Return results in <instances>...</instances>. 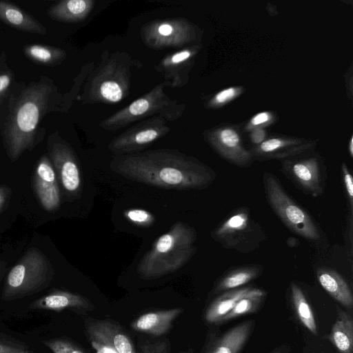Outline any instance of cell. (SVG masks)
Listing matches in <instances>:
<instances>
[{
	"instance_id": "obj_1",
	"label": "cell",
	"mask_w": 353,
	"mask_h": 353,
	"mask_svg": "<svg viewBox=\"0 0 353 353\" xmlns=\"http://www.w3.org/2000/svg\"><path fill=\"white\" fill-rule=\"evenodd\" d=\"M110 168L129 180L166 190H203L216 173L197 159L170 149L115 155Z\"/></svg>"
},
{
	"instance_id": "obj_2",
	"label": "cell",
	"mask_w": 353,
	"mask_h": 353,
	"mask_svg": "<svg viewBox=\"0 0 353 353\" xmlns=\"http://www.w3.org/2000/svg\"><path fill=\"white\" fill-rule=\"evenodd\" d=\"M50 88L44 83L26 89L16 104L4 131L3 143L12 161L31 148L42 113L46 110Z\"/></svg>"
},
{
	"instance_id": "obj_3",
	"label": "cell",
	"mask_w": 353,
	"mask_h": 353,
	"mask_svg": "<svg viewBox=\"0 0 353 353\" xmlns=\"http://www.w3.org/2000/svg\"><path fill=\"white\" fill-rule=\"evenodd\" d=\"M54 275L46 255L38 248H30L8 273L1 298L12 301L37 294L50 285Z\"/></svg>"
},
{
	"instance_id": "obj_4",
	"label": "cell",
	"mask_w": 353,
	"mask_h": 353,
	"mask_svg": "<svg viewBox=\"0 0 353 353\" xmlns=\"http://www.w3.org/2000/svg\"><path fill=\"white\" fill-rule=\"evenodd\" d=\"M263 182L265 196L270 208L291 231L316 244L322 233L312 216L285 192L277 177L264 172Z\"/></svg>"
},
{
	"instance_id": "obj_5",
	"label": "cell",
	"mask_w": 353,
	"mask_h": 353,
	"mask_svg": "<svg viewBox=\"0 0 353 353\" xmlns=\"http://www.w3.org/2000/svg\"><path fill=\"white\" fill-rule=\"evenodd\" d=\"M167 83H162L137 99L105 120L100 126L107 130H117L134 121L158 115L166 121H173L182 114V105L170 99L164 92Z\"/></svg>"
},
{
	"instance_id": "obj_6",
	"label": "cell",
	"mask_w": 353,
	"mask_h": 353,
	"mask_svg": "<svg viewBox=\"0 0 353 353\" xmlns=\"http://www.w3.org/2000/svg\"><path fill=\"white\" fill-rule=\"evenodd\" d=\"M211 237L223 248L241 253L257 249L265 234L248 208H236L211 232Z\"/></svg>"
},
{
	"instance_id": "obj_7",
	"label": "cell",
	"mask_w": 353,
	"mask_h": 353,
	"mask_svg": "<svg viewBox=\"0 0 353 353\" xmlns=\"http://www.w3.org/2000/svg\"><path fill=\"white\" fill-rule=\"evenodd\" d=\"M113 55L93 77L88 94L91 100L105 103H117L129 92L130 70L121 58Z\"/></svg>"
},
{
	"instance_id": "obj_8",
	"label": "cell",
	"mask_w": 353,
	"mask_h": 353,
	"mask_svg": "<svg viewBox=\"0 0 353 353\" xmlns=\"http://www.w3.org/2000/svg\"><path fill=\"white\" fill-rule=\"evenodd\" d=\"M166 123L159 117L143 121L112 139L108 149L114 156L139 152L168 133Z\"/></svg>"
},
{
	"instance_id": "obj_9",
	"label": "cell",
	"mask_w": 353,
	"mask_h": 353,
	"mask_svg": "<svg viewBox=\"0 0 353 353\" xmlns=\"http://www.w3.org/2000/svg\"><path fill=\"white\" fill-rule=\"evenodd\" d=\"M192 27L181 18L155 20L143 26L142 40L153 49L182 47L191 41Z\"/></svg>"
},
{
	"instance_id": "obj_10",
	"label": "cell",
	"mask_w": 353,
	"mask_h": 353,
	"mask_svg": "<svg viewBox=\"0 0 353 353\" xmlns=\"http://www.w3.org/2000/svg\"><path fill=\"white\" fill-rule=\"evenodd\" d=\"M282 172L307 195L318 197L324 192L326 171L314 158L286 163Z\"/></svg>"
},
{
	"instance_id": "obj_11",
	"label": "cell",
	"mask_w": 353,
	"mask_h": 353,
	"mask_svg": "<svg viewBox=\"0 0 353 353\" xmlns=\"http://www.w3.org/2000/svg\"><path fill=\"white\" fill-rule=\"evenodd\" d=\"M50 156L58 178L68 195L75 196L81 192V174L79 162L72 148L60 141L50 145Z\"/></svg>"
},
{
	"instance_id": "obj_12",
	"label": "cell",
	"mask_w": 353,
	"mask_h": 353,
	"mask_svg": "<svg viewBox=\"0 0 353 353\" xmlns=\"http://www.w3.org/2000/svg\"><path fill=\"white\" fill-rule=\"evenodd\" d=\"M196 252L193 245L161 255L144 254L137 265V272L141 278L151 280L177 271L184 266Z\"/></svg>"
},
{
	"instance_id": "obj_13",
	"label": "cell",
	"mask_w": 353,
	"mask_h": 353,
	"mask_svg": "<svg viewBox=\"0 0 353 353\" xmlns=\"http://www.w3.org/2000/svg\"><path fill=\"white\" fill-rule=\"evenodd\" d=\"M85 332L90 342H97L118 353H137L133 341L116 322L109 319H86Z\"/></svg>"
},
{
	"instance_id": "obj_14",
	"label": "cell",
	"mask_w": 353,
	"mask_h": 353,
	"mask_svg": "<svg viewBox=\"0 0 353 353\" xmlns=\"http://www.w3.org/2000/svg\"><path fill=\"white\" fill-rule=\"evenodd\" d=\"M33 186L36 195L47 211L59 208L61 194L54 167L46 156L39 159L33 175Z\"/></svg>"
},
{
	"instance_id": "obj_15",
	"label": "cell",
	"mask_w": 353,
	"mask_h": 353,
	"mask_svg": "<svg viewBox=\"0 0 353 353\" xmlns=\"http://www.w3.org/2000/svg\"><path fill=\"white\" fill-rule=\"evenodd\" d=\"M254 327L252 319L241 322L220 335L208 336L201 353H240Z\"/></svg>"
},
{
	"instance_id": "obj_16",
	"label": "cell",
	"mask_w": 353,
	"mask_h": 353,
	"mask_svg": "<svg viewBox=\"0 0 353 353\" xmlns=\"http://www.w3.org/2000/svg\"><path fill=\"white\" fill-rule=\"evenodd\" d=\"M29 308L54 312L70 310L78 314H85L92 311L94 305L81 294L55 290L32 301Z\"/></svg>"
},
{
	"instance_id": "obj_17",
	"label": "cell",
	"mask_w": 353,
	"mask_h": 353,
	"mask_svg": "<svg viewBox=\"0 0 353 353\" xmlns=\"http://www.w3.org/2000/svg\"><path fill=\"white\" fill-rule=\"evenodd\" d=\"M196 239L195 229L182 221L174 223L170 230L154 243L148 255H160L193 245Z\"/></svg>"
},
{
	"instance_id": "obj_18",
	"label": "cell",
	"mask_w": 353,
	"mask_h": 353,
	"mask_svg": "<svg viewBox=\"0 0 353 353\" xmlns=\"http://www.w3.org/2000/svg\"><path fill=\"white\" fill-rule=\"evenodd\" d=\"M183 311V307L150 311L135 319L130 326L136 332L161 336L168 332L173 322Z\"/></svg>"
},
{
	"instance_id": "obj_19",
	"label": "cell",
	"mask_w": 353,
	"mask_h": 353,
	"mask_svg": "<svg viewBox=\"0 0 353 353\" xmlns=\"http://www.w3.org/2000/svg\"><path fill=\"white\" fill-rule=\"evenodd\" d=\"M194 53V49L188 47L169 53L161 59L157 68L163 74L165 83H170L174 88L182 87L185 82V67Z\"/></svg>"
},
{
	"instance_id": "obj_20",
	"label": "cell",
	"mask_w": 353,
	"mask_h": 353,
	"mask_svg": "<svg viewBox=\"0 0 353 353\" xmlns=\"http://www.w3.org/2000/svg\"><path fill=\"white\" fill-rule=\"evenodd\" d=\"M316 277L322 288L334 299L346 308H352V290L341 274L332 269L320 268L316 271Z\"/></svg>"
},
{
	"instance_id": "obj_21",
	"label": "cell",
	"mask_w": 353,
	"mask_h": 353,
	"mask_svg": "<svg viewBox=\"0 0 353 353\" xmlns=\"http://www.w3.org/2000/svg\"><path fill=\"white\" fill-rule=\"evenodd\" d=\"M254 288L241 287L225 291L218 295L207 307L204 320L209 324H218L221 319L229 312L236 303L250 294Z\"/></svg>"
},
{
	"instance_id": "obj_22",
	"label": "cell",
	"mask_w": 353,
	"mask_h": 353,
	"mask_svg": "<svg viewBox=\"0 0 353 353\" xmlns=\"http://www.w3.org/2000/svg\"><path fill=\"white\" fill-rule=\"evenodd\" d=\"M94 6L93 0H63L51 6L48 14L54 20L77 23L86 19Z\"/></svg>"
},
{
	"instance_id": "obj_23",
	"label": "cell",
	"mask_w": 353,
	"mask_h": 353,
	"mask_svg": "<svg viewBox=\"0 0 353 353\" xmlns=\"http://www.w3.org/2000/svg\"><path fill=\"white\" fill-rule=\"evenodd\" d=\"M262 271V266L256 264L231 269L216 281L212 294H219L225 291L241 288L260 276Z\"/></svg>"
},
{
	"instance_id": "obj_24",
	"label": "cell",
	"mask_w": 353,
	"mask_h": 353,
	"mask_svg": "<svg viewBox=\"0 0 353 353\" xmlns=\"http://www.w3.org/2000/svg\"><path fill=\"white\" fill-rule=\"evenodd\" d=\"M0 20L23 31L45 34L46 28L17 6L0 1Z\"/></svg>"
},
{
	"instance_id": "obj_25",
	"label": "cell",
	"mask_w": 353,
	"mask_h": 353,
	"mask_svg": "<svg viewBox=\"0 0 353 353\" xmlns=\"http://www.w3.org/2000/svg\"><path fill=\"white\" fill-rule=\"evenodd\" d=\"M328 339L339 353H353V319L349 313L338 309Z\"/></svg>"
},
{
	"instance_id": "obj_26",
	"label": "cell",
	"mask_w": 353,
	"mask_h": 353,
	"mask_svg": "<svg viewBox=\"0 0 353 353\" xmlns=\"http://www.w3.org/2000/svg\"><path fill=\"white\" fill-rule=\"evenodd\" d=\"M290 299L296 315L301 323L313 334H317V325L312 307L303 292L294 283L290 285Z\"/></svg>"
},
{
	"instance_id": "obj_27",
	"label": "cell",
	"mask_w": 353,
	"mask_h": 353,
	"mask_svg": "<svg viewBox=\"0 0 353 353\" xmlns=\"http://www.w3.org/2000/svg\"><path fill=\"white\" fill-rule=\"evenodd\" d=\"M266 292L254 288L248 294L241 299L234 307L223 316L219 323H225L244 314L256 312L263 302Z\"/></svg>"
},
{
	"instance_id": "obj_28",
	"label": "cell",
	"mask_w": 353,
	"mask_h": 353,
	"mask_svg": "<svg viewBox=\"0 0 353 353\" xmlns=\"http://www.w3.org/2000/svg\"><path fill=\"white\" fill-rule=\"evenodd\" d=\"M24 52L30 59L45 64H54L63 60L66 56L62 49L41 45L26 46Z\"/></svg>"
},
{
	"instance_id": "obj_29",
	"label": "cell",
	"mask_w": 353,
	"mask_h": 353,
	"mask_svg": "<svg viewBox=\"0 0 353 353\" xmlns=\"http://www.w3.org/2000/svg\"><path fill=\"white\" fill-rule=\"evenodd\" d=\"M41 342L53 353H86L74 342L64 337L43 340Z\"/></svg>"
},
{
	"instance_id": "obj_30",
	"label": "cell",
	"mask_w": 353,
	"mask_h": 353,
	"mask_svg": "<svg viewBox=\"0 0 353 353\" xmlns=\"http://www.w3.org/2000/svg\"><path fill=\"white\" fill-rule=\"evenodd\" d=\"M0 353H34L29 345L10 335L0 332Z\"/></svg>"
},
{
	"instance_id": "obj_31",
	"label": "cell",
	"mask_w": 353,
	"mask_h": 353,
	"mask_svg": "<svg viewBox=\"0 0 353 353\" xmlns=\"http://www.w3.org/2000/svg\"><path fill=\"white\" fill-rule=\"evenodd\" d=\"M124 217L130 223L140 227H150L155 221L154 216L149 211L132 208L123 212Z\"/></svg>"
},
{
	"instance_id": "obj_32",
	"label": "cell",
	"mask_w": 353,
	"mask_h": 353,
	"mask_svg": "<svg viewBox=\"0 0 353 353\" xmlns=\"http://www.w3.org/2000/svg\"><path fill=\"white\" fill-rule=\"evenodd\" d=\"M137 350V353H170L171 346L166 339L146 341L140 343Z\"/></svg>"
},
{
	"instance_id": "obj_33",
	"label": "cell",
	"mask_w": 353,
	"mask_h": 353,
	"mask_svg": "<svg viewBox=\"0 0 353 353\" xmlns=\"http://www.w3.org/2000/svg\"><path fill=\"white\" fill-rule=\"evenodd\" d=\"M341 174L347 195L348 196L351 211L353 208V182L352 176L345 163L341 166Z\"/></svg>"
},
{
	"instance_id": "obj_34",
	"label": "cell",
	"mask_w": 353,
	"mask_h": 353,
	"mask_svg": "<svg viewBox=\"0 0 353 353\" xmlns=\"http://www.w3.org/2000/svg\"><path fill=\"white\" fill-rule=\"evenodd\" d=\"M284 145V143L278 139H271L263 142L260 150L264 153H270L276 151Z\"/></svg>"
},
{
	"instance_id": "obj_35",
	"label": "cell",
	"mask_w": 353,
	"mask_h": 353,
	"mask_svg": "<svg viewBox=\"0 0 353 353\" xmlns=\"http://www.w3.org/2000/svg\"><path fill=\"white\" fill-rule=\"evenodd\" d=\"M235 91L233 88H228L219 92L215 96V101L218 103H223L234 95Z\"/></svg>"
},
{
	"instance_id": "obj_36",
	"label": "cell",
	"mask_w": 353,
	"mask_h": 353,
	"mask_svg": "<svg viewBox=\"0 0 353 353\" xmlns=\"http://www.w3.org/2000/svg\"><path fill=\"white\" fill-rule=\"evenodd\" d=\"M90 343L92 348L94 350L95 353H118L115 350L105 345L94 341Z\"/></svg>"
},
{
	"instance_id": "obj_37",
	"label": "cell",
	"mask_w": 353,
	"mask_h": 353,
	"mask_svg": "<svg viewBox=\"0 0 353 353\" xmlns=\"http://www.w3.org/2000/svg\"><path fill=\"white\" fill-rule=\"evenodd\" d=\"M11 83V77L8 74H0V96L8 88Z\"/></svg>"
},
{
	"instance_id": "obj_38",
	"label": "cell",
	"mask_w": 353,
	"mask_h": 353,
	"mask_svg": "<svg viewBox=\"0 0 353 353\" xmlns=\"http://www.w3.org/2000/svg\"><path fill=\"white\" fill-rule=\"evenodd\" d=\"M10 194V189L6 185H0V210L3 208Z\"/></svg>"
},
{
	"instance_id": "obj_39",
	"label": "cell",
	"mask_w": 353,
	"mask_h": 353,
	"mask_svg": "<svg viewBox=\"0 0 353 353\" xmlns=\"http://www.w3.org/2000/svg\"><path fill=\"white\" fill-rule=\"evenodd\" d=\"M269 119L268 114L266 112H261L256 114L252 119V123L254 125H259L266 122Z\"/></svg>"
},
{
	"instance_id": "obj_40",
	"label": "cell",
	"mask_w": 353,
	"mask_h": 353,
	"mask_svg": "<svg viewBox=\"0 0 353 353\" xmlns=\"http://www.w3.org/2000/svg\"><path fill=\"white\" fill-rule=\"evenodd\" d=\"M265 137V133L261 130H255L252 134V140L255 143H261Z\"/></svg>"
},
{
	"instance_id": "obj_41",
	"label": "cell",
	"mask_w": 353,
	"mask_h": 353,
	"mask_svg": "<svg viewBox=\"0 0 353 353\" xmlns=\"http://www.w3.org/2000/svg\"><path fill=\"white\" fill-rule=\"evenodd\" d=\"M176 353H194V350L192 347H188L185 350L177 352Z\"/></svg>"
},
{
	"instance_id": "obj_42",
	"label": "cell",
	"mask_w": 353,
	"mask_h": 353,
	"mask_svg": "<svg viewBox=\"0 0 353 353\" xmlns=\"http://www.w3.org/2000/svg\"><path fill=\"white\" fill-rule=\"evenodd\" d=\"M285 349L284 348H283V349H278V350H274L272 352H268V353H286Z\"/></svg>"
},
{
	"instance_id": "obj_43",
	"label": "cell",
	"mask_w": 353,
	"mask_h": 353,
	"mask_svg": "<svg viewBox=\"0 0 353 353\" xmlns=\"http://www.w3.org/2000/svg\"><path fill=\"white\" fill-rule=\"evenodd\" d=\"M353 139H352L350 143V152L351 156H353V143H352Z\"/></svg>"
},
{
	"instance_id": "obj_44",
	"label": "cell",
	"mask_w": 353,
	"mask_h": 353,
	"mask_svg": "<svg viewBox=\"0 0 353 353\" xmlns=\"http://www.w3.org/2000/svg\"><path fill=\"white\" fill-rule=\"evenodd\" d=\"M3 262L0 261V281L3 274Z\"/></svg>"
}]
</instances>
